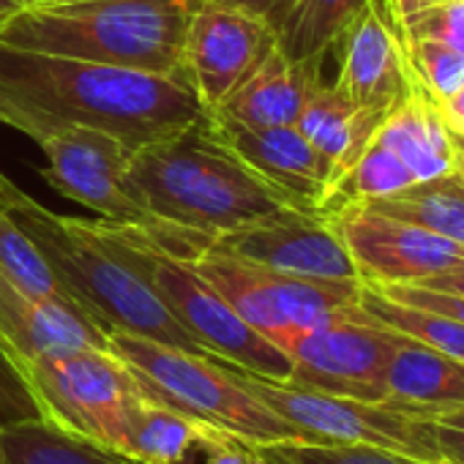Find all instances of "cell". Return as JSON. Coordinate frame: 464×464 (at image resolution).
<instances>
[{
    "mask_svg": "<svg viewBox=\"0 0 464 464\" xmlns=\"http://www.w3.org/2000/svg\"><path fill=\"white\" fill-rule=\"evenodd\" d=\"M42 418L121 453L131 410L148 399L142 380L112 350H61L17 363Z\"/></svg>",
    "mask_w": 464,
    "mask_h": 464,
    "instance_id": "7",
    "label": "cell"
},
{
    "mask_svg": "<svg viewBox=\"0 0 464 464\" xmlns=\"http://www.w3.org/2000/svg\"><path fill=\"white\" fill-rule=\"evenodd\" d=\"M431 39L464 55V0H440L431 9L412 17L404 28V42Z\"/></svg>",
    "mask_w": 464,
    "mask_h": 464,
    "instance_id": "31",
    "label": "cell"
},
{
    "mask_svg": "<svg viewBox=\"0 0 464 464\" xmlns=\"http://www.w3.org/2000/svg\"><path fill=\"white\" fill-rule=\"evenodd\" d=\"M0 271H4L28 295H36V298H44V301H55V304H63V306L82 309L63 290V285L55 279V274L50 271V266L42 257V252L34 246L31 236L14 221V216L4 205H0Z\"/></svg>",
    "mask_w": 464,
    "mask_h": 464,
    "instance_id": "28",
    "label": "cell"
},
{
    "mask_svg": "<svg viewBox=\"0 0 464 464\" xmlns=\"http://www.w3.org/2000/svg\"><path fill=\"white\" fill-rule=\"evenodd\" d=\"M20 9V0H0V23Z\"/></svg>",
    "mask_w": 464,
    "mask_h": 464,
    "instance_id": "41",
    "label": "cell"
},
{
    "mask_svg": "<svg viewBox=\"0 0 464 464\" xmlns=\"http://www.w3.org/2000/svg\"><path fill=\"white\" fill-rule=\"evenodd\" d=\"M202 0H42L0 23V44L142 69L183 72L186 31Z\"/></svg>",
    "mask_w": 464,
    "mask_h": 464,
    "instance_id": "4",
    "label": "cell"
},
{
    "mask_svg": "<svg viewBox=\"0 0 464 464\" xmlns=\"http://www.w3.org/2000/svg\"><path fill=\"white\" fill-rule=\"evenodd\" d=\"M410 183H415L412 169L391 148L372 140L366 145V150L358 156V161L328 191L320 213L328 216L353 202H369L377 197H388L399 188H407Z\"/></svg>",
    "mask_w": 464,
    "mask_h": 464,
    "instance_id": "27",
    "label": "cell"
},
{
    "mask_svg": "<svg viewBox=\"0 0 464 464\" xmlns=\"http://www.w3.org/2000/svg\"><path fill=\"white\" fill-rule=\"evenodd\" d=\"M129 178L159 221L210 238L285 208L301 210L216 137L210 115L137 148Z\"/></svg>",
    "mask_w": 464,
    "mask_h": 464,
    "instance_id": "3",
    "label": "cell"
},
{
    "mask_svg": "<svg viewBox=\"0 0 464 464\" xmlns=\"http://www.w3.org/2000/svg\"><path fill=\"white\" fill-rule=\"evenodd\" d=\"M407 58L418 74V80L426 85L431 99L440 104L450 93H456L464 85V55L456 53L448 44L431 42V39H418L410 42Z\"/></svg>",
    "mask_w": 464,
    "mask_h": 464,
    "instance_id": "30",
    "label": "cell"
},
{
    "mask_svg": "<svg viewBox=\"0 0 464 464\" xmlns=\"http://www.w3.org/2000/svg\"><path fill=\"white\" fill-rule=\"evenodd\" d=\"M102 224L126 260L159 293L172 317L205 347L210 358L227 361L266 380H290V355L257 334L205 276H199L191 260H180L161 249L148 227L112 224L104 218Z\"/></svg>",
    "mask_w": 464,
    "mask_h": 464,
    "instance_id": "6",
    "label": "cell"
},
{
    "mask_svg": "<svg viewBox=\"0 0 464 464\" xmlns=\"http://www.w3.org/2000/svg\"><path fill=\"white\" fill-rule=\"evenodd\" d=\"M126 464H137V461H129V459H126Z\"/></svg>",
    "mask_w": 464,
    "mask_h": 464,
    "instance_id": "44",
    "label": "cell"
},
{
    "mask_svg": "<svg viewBox=\"0 0 464 464\" xmlns=\"http://www.w3.org/2000/svg\"><path fill=\"white\" fill-rule=\"evenodd\" d=\"M431 423H434V437L442 464H464V426H450L440 420Z\"/></svg>",
    "mask_w": 464,
    "mask_h": 464,
    "instance_id": "34",
    "label": "cell"
},
{
    "mask_svg": "<svg viewBox=\"0 0 464 464\" xmlns=\"http://www.w3.org/2000/svg\"><path fill=\"white\" fill-rule=\"evenodd\" d=\"M336 44H342L336 88L350 102L391 110L407 96L415 69L385 0H369Z\"/></svg>",
    "mask_w": 464,
    "mask_h": 464,
    "instance_id": "15",
    "label": "cell"
},
{
    "mask_svg": "<svg viewBox=\"0 0 464 464\" xmlns=\"http://www.w3.org/2000/svg\"><path fill=\"white\" fill-rule=\"evenodd\" d=\"M369 0H290L276 23V47L295 63H323Z\"/></svg>",
    "mask_w": 464,
    "mask_h": 464,
    "instance_id": "25",
    "label": "cell"
},
{
    "mask_svg": "<svg viewBox=\"0 0 464 464\" xmlns=\"http://www.w3.org/2000/svg\"><path fill=\"white\" fill-rule=\"evenodd\" d=\"M320 63H295L279 47L208 115L249 129L293 126L320 82Z\"/></svg>",
    "mask_w": 464,
    "mask_h": 464,
    "instance_id": "18",
    "label": "cell"
},
{
    "mask_svg": "<svg viewBox=\"0 0 464 464\" xmlns=\"http://www.w3.org/2000/svg\"><path fill=\"white\" fill-rule=\"evenodd\" d=\"M374 140L391 148L412 169L415 180H429L453 169L450 131L418 74H412L407 96L391 107Z\"/></svg>",
    "mask_w": 464,
    "mask_h": 464,
    "instance_id": "21",
    "label": "cell"
},
{
    "mask_svg": "<svg viewBox=\"0 0 464 464\" xmlns=\"http://www.w3.org/2000/svg\"><path fill=\"white\" fill-rule=\"evenodd\" d=\"M363 205L464 246V183L456 169L429 180H415L407 188Z\"/></svg>",
    "mask_w": 464,
    "mask_h": 464,
    "instance_id": "23",
    "label": "cell"
},
{
    "mask_svg": "<svg viewBox=\"0 0 464 464\" xmlns=\"http://www.w3.org/2000/svg\"><path fill=\"white\" fill-rule=\"evenodd\" d=\"M431 420H440V423H450V426H464V407H453V410H445V412L434 415Z\"/></svg>",
    "mask_w": 464,
    "mask_h": 464,
    "instance_id": "40",
    "label": "cell"
},
{
    "mask_svg": "<svg viewBox=\"0 0 464 464\" xmlns=\"http://www.w3.org/2000/svg\"><path fill=\"white\" fill-rule=\"evenodd\" d=\"M358 306L377 323H382L385 328L410 336L426 347H434L456 361L464 363V323L429 312V309H418V306H404L396 304L385 295H380L377 290H372L369 285L361 287V301Z\"/></svg>",
    "mask_w": 464,
    "mask_h": 464,
    "instance_id": "26",
    "label": "cell"
},
{
    "mask_svg": "<svg viewBox=\"0 0 464 464\" xmlns=\"http://www.w3.org/2000/svg\"><path fill=\"white\" fill-rule=\"evenodd\" d=\"M210 246L279 274L306 279H361L339 232L323 213L285 208L221 232Z\"/></svg>",
    "mask_w": 464,
    "mask_h": 464,
    "instance_id": "13",
    "label": "cell"
},
{
    "mask_svg": "<svg viewBox=\"0 0 464 464\" xmlns=\"http://www.w3.org/2000/svg\"><path fill=\"white\" fill-rule=\"evenodd\" d=\"M328 221L347 246L361 282L369 285H418L464 263L461 244L377 213L363 202L328 213Z\"/></svg>",
    "mask_w": 464,
    "mask_h": 464,
    "instance_id": "12",
    "label": "cell"
},
{
    "mask_svg": "<svg viewBox=\"0 0 464 464\" xmlns=\"http://www.w3.org/2000/svg\"><path fill=\"white\" fill-rule=\"evenodd\" d=\"M227 366L263 404H268L276 415L309 434L312 442L374 445L426 461H442L431 418L391 407L385 401H361L309 391L290 382L266 380L232 363Z\"/></svg>",
    "mask_w": 464,
    "mask_h": 464,
    "instance_id": "9",
    "label": "cell"
},
{
    "mask_svg": "<svg viewBox=\"0 0 464 464\" xmlns=\"http://www.w3.org/2000/svg\"><path fill=\"white\" fill-rule=\"evenodd\" d=\"M0 99L14 115V129L28 137L55 126H88L131 150L208 115L186 72L156 74L6 44H0Z\"/></svg>",
    "mask_w": 464,
    "mask_h": 464,
    "instance_id": "1",
    "label": "cell"
},
{
    "mask_svg": "<svg viewBox=\"0 0 464 464\" xmlns=\"http://www.w3.org/2000/svg\"><path fill=\"white\" fill-rule=\"evenodd\" d=\"M399 342L401 334L353 306L293 342L287 382L361 401H385V369Z\"/></svg>",
    "mask_w": 464,
    "mask_h": 464,
    "instance_id": "10",
    "label": "cell"
},
{
    "mask_svg": "<svg viewBox=\"0 0 464 464\" xmlns=\"http://www.w3.org/2000/svg\"><path fill=\"white\" fill-rule=\"evenodd\" d=\"M437 110H440V118L445 121V126L453 134H461L464 137V85L456 93H450L445 102H440Z\"/></svg>",
    "mask_w": 464,
    "mask_h": 464,
    "instance_id": "37",
    "label": "cell"
},
{
    "mask_svg": "<svg viewBox=\"0 0 464 464\" xmlns=\"http://www.w3.org/2000/svg\"><path fill=\"white\" fill-rule=\"evenodd\" d=\"M388 112L391 110L358 107L344 96L342 88H336V82L325 85L320 80L312 88L295 126L331 164V188L358 161Z\"/></svg>",
    "mask_w": 464,
    "mask_h": 464,
    "instance_id": "19",
    "label": "cell"
},
{
    "mask_svg": "<svg viewBox=\"0 0 464 464\" xmlns=\"http://www.w3.org/2000/svg\"><path fill=\"white\" fill-rule=\"evenodd\" d=\"M227 442L236 440H229L208 429L205 423L178 412L175 407H167L164 401L148 396L131 410L118 456L137 464H183L194 448L205 450Z\"/></svg>",
    "mask_w": 464,
    "mask_h": 464,
    "instance_id": "22",
    "label": "cell"
},
{
    "mask_svg": "<svg viewBox=\"0 0 464 464\" xmlns=\"http://www.w3.org/2000/svg\"><path fill=\"white\" fill-rule=\"evenodd\" d=\"M208 4L246 12V14H252V17L266 20L271 28H276V23L282 20L285 9L290 6V0H208Z\"/></svg>",
    "mask_w": 464,
    "mask_h": 464,
    "instance_id": "33",
    "label": "cell"
},
{
    "mask_svg": "<svg viewBox=\"0 0 464 464\" xmlns=\"http://www.w3.org/2000/svg\"><path fill=\"white\" fill-rule=\"evenodd\" d=\"M123 461H126V459H123Z\"/></svg>",
    "mask_w": 464,
    "mask_h": 464,
    "instance_id": "45",
    "label": "cell"
},
{
    "mask_svg": "<svg viewBox=\"0 0 464 464\" xmlns=\"http://www.w3.org/2000/svg\"><path fill=\"white\" fill-rule=\"evenodd\" d=\"M274 50L276 31L266 20L202 0L186 31L183 72L210 112Z\"/></svg>",
    "mask_w": 464,
    "mask_h": 464,
    "instance_id": "14",
    "label": "cell"
},
{
    "mask_svg": "<svg viewBox=\"0 0 464 464\" xmlns=\"http://www.w3.org/2000/svg\"><path fill=\"white\" fill-rule=\"evenodd\" d=\"M110 350L134 369L156 401L175 407L244 448L290 440L312 442L309 434L263 404L218 358L123 331H110Z\"/></svg>",
    "mask_w": 464,
    "mask_h": 464,
    "instance_id": "5",
    "label": "cell"
},
{
    "mask_svg": "<svg viewBox=\"0 0 464 464\" xmlns=\"http://www.w3.org/2000/svg\"><path fill=\"white\" fill-rule=\"evenodd\" d=\"M194 268L205 276L257 334L282 347L361 301V279H306L279 274L208 246Z\"/></svg>",
    "mask_w": 464,
    "mask_h": 464,
    "instance_id": "8",
    "label": "cell"
},
{
    "mask_svg": "<svg viewBox=\"0 0 464 464\" xmlns=\"http://www.w3.org/2000/svg\"><path fill=\"white\" fill-rule=\"evenodd\" d=\"M385 404L423 418L464 407V363L401 336L385 369Z\"/></svg>",
    "mask_w": 464,
    "mask_h": 464,
    "instance_id": "20",
    "label": "cell"
},
{
    "mask_svg": "<svg viewBox=\"0 0 464 464\" xmlns=\"http://www.w3.org/2000/svg\"><path fill=\"white\" fill-rule=\"evenodd\" d=\"M39 404L14 369V363L0 350V423L20 420V418H39Z\"/></svg>",
    "mask_w": 464,
    "mask_h": 464,
    "instance_id": "32",
    "label": "cell"
},
{
    "mask_svg": "<svg viewBox=\"0 0 464 464\" xmlns=\"http://www.w3.org/2000/svg\"><path fill=\"white\" fill-rule=\"evenodd\" d=\"M420 287H429V290H440V293H450V295H461L464 298V263L456 266V268H448L431 279H423L418 282Z\"/></svg>",
    "mask_w": 464,
    "mask_h": 464,
    "instance_id": "38",
    "label": "cell"
},
{
    "mask_svg": "<svg viewBox=\"0 0 464 464\" xmlns=\"http://www.w3.org/2000/svg\"><path fill=\"white\" fill-rule=\"evenodd\" d=\"M216 137L246 167L287 194L301 210L320 213L331 188V164L298 131V126L249 129L210 118Z\"/></svg>",
    "mask_w": 464,
    "mask_h": 464,
    "instance_id": "16",
    "label": "cell"
},
{
    "mask_svg": "<svg viewBox=\"0 0 464 464\" xmlns=\"http://www.w3.org/2000/svg\"><path fill=\"white\" fill-rule=\"evenodd\" d=\"M28 4H42V0H20V6H28Z\"/></svg>",
    "mask_w": 464,
    "mask_h": 464,
    "instance_id": "43",
    "label": "cell"
},
{
    "mask_svg": "<svg viewBox=\"0 0 464 464\" xmlns=\"http://www.w3.org/2000/svg\"><path fill=\"white\" fill-rule=\"evenodd\" d=\"M0 123L14 129V115H12V110H9V104H6L4 99H0Z\"/></svg>",
    "mask_w": 464,
    "mask_h": 464,
    "instance_id": "42",
    "label": "cell"
},
{
    "mask_svg": "<svg viewBox=\"0 0 464 464\" xmlns=\"http://www.w3.org/2000/svg\"><path fill=\"white\" fill-rule=\"evenodd\" d=\"M434 4H440V0H385V6H388V12H391V17H393L396 28H399V36H401L404 50H407V42H404V28H407V23H410L412 17H418L420 12L431 9Z\"/></svg>",
    "mask_w": 464,
    "mask_h": 464,
    "instance_id": "35",
    "label": "cell"
},
{
    "mask_svg": "<svg viewBox=\"0 0 464 464\" xmlns=\"http://www.w3.org/2000/svg\"><path fill=\"white\" fill-rule=\"evenodd\" d=\"M448 131H450V129H448ZM450 140H453V169H456V175H459L461 183H464V137L450 131Z\"/></svg>",
    "mask_w": 464,
    "mask_h": 464,
    "instance_id": "39",
    "label": "cell"
},
{
    "mask_svg": "<svg viewBox=\"0 0 464 464\" xmlns=\"http://www.w3.org/2000/svg\"><path fill=\"white\" fill-rule=\"evenodd\" d=\"M47 156V180L69 199L91 208L104 221L164 227L140 199L131 178V148L99 129L55 126L31 137Z\"/></svg>",
    "mask_w": 464,
    "mask_h": 464,
    "instance_id": "11",
    "label": "cell"
},
{
    "mask_svg": "<svg viewBox=\"0 0 464 464\" xmlns=\"http://www.w3.org/2000/svg\"><path fill=\"white\" fill-rule=\"evenodd\" d=\"M110 350V334L82 309L20 290L0 271V350L14 363L61 350Z\"/></svg>",
    "mask_w": 464,
    "mask_h": 464,
    "instance_id": "17",
    "label": "cell"
},
{
    "mask_svg": "<svg viewBox=\"0 0 464 464\" xmlns=\"http://www.w3.org/2000/svg\"><path fill=\"white\" fill-rule=\"evenodd\" d=\"M249 453L260 464H442L426 461L407 453L374 448V445H353V442H274L249 448Z\"/></svg>",
    "mask_w": 464,
    "mask_h": 464,
    "instance_id": "29",
    "label": "cell"
},
{
    "mask_svg": "<svg viewBox=\"0 0 464 464\" xmlns=\"http://www.w3.org/2000/svg\"><path fill=\"white\" fill-rule=\"evenodd\" d=\"M0 205L28 232L63 290L110 334L123 331L186 353L205 347L172 317L148 279L126 260L102 221L61 216L0 172Z\"/></svg>",
    "mask_w": 464,
    "mask_h": 464,
    "instance_id": "2",
    "label": "cell"
},
{
    "mask_svg": "<svg viewBox=\"0 0 464 464\" xmlns=\"http://www.w3.org/2000/svg\"><path fill=\"white\" fill-rule=\"evenodd\" d=\"M0 464H126L47 418H20L0 423Z\"/></svg>",
    "mask_w": 464,
    "mask_h": 464,
    "instance_id": "24",
    "label": "cell"
},
{
    "mask_svg": "<svg viewBox=\"0 0 464 464\" xmlns=\"http://www.w3.org/2000/svg\"><path fill=\"white\" fill-rule=\"evenodd\" d=\"M205 464H260V461L249 453V448L227 442V445L205 448Z\"/></svg>",
    "mask_w": 464,
    "mask_h": 464,
    "instance_id": "36",
    "label": "cell"
}]
</instances>
